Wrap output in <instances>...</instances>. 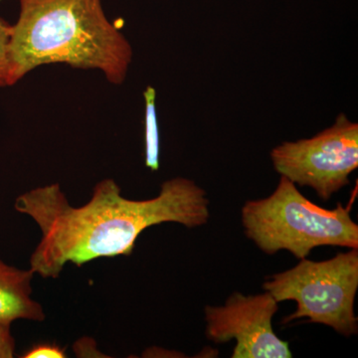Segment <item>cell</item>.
Masks as SVG:
<instances>
[{"mask_svg": "<svg viewBox=\"0 0 358 358\" xmlns=\"http://www.w3.org/2000/svg\"><path fill=\"white\" fill-rule=\"evenodd\" d=\"M357 250L336 254L322 262L301 259L294 268L270 275L263 289L278 303H296V312L285 317L282 324L308 319V322L324 324L346 338L357 334Z\"/></svg>", "mask_w": 358, "mask_h": 358, "instance_id": "4", "label": "cell"}, {"mask_svg": "<svg viewBox=\"0 0 358 358\" xmlns=\"http://www.w3.org/2000/svg\"><path fill=\"white\" fill-rule=\"evenodd\" d=\"M22 358H65L66 350L56 343H38L23 352Z\"/></svg>", "mask_w": 358, "mask_h": 358, "instance_id": "10", "label": "cell"}, {"mask_svg": "<svg viewBox=\"0 0 358 358\" xmlns=\"http://www.w3.org/2000/svg\"><path fill=\"white\" fill-rule=\"evenodd\" d=\"M241 215L246 236L268 255L286 250L301 260L320 246L358 249L350 209L339 202L331 210L317 206L285 176L267 199L247 201Z\"/></svg>", "mask_w": 358, "mask_h": 358, "instance_id": "3", "label": "cell"}, {"mask_svg": "<svg viewBox=\"0 0 358 358\" xmlns=\"http://www.w3.org/2000/svg\"><path fill=\"white\" fill-rule=\"evenodd\" d=\"M143 96L145 102V166L150 171H157L159 169V134L155 106L157 92L152 87H148Z\"/></svg>", "mask_w": 358, "mask_h": 358, "instance_id": "8", "label": "cell"}, {"mask_svg": "<svg viewBox=\"0 0 358 358\" xmlns=\"http://www.w3.org/2000/svg\"><path fill=\"white\" fill-rule=\"evenodd\" d=\"M13 25L7 86L41 65L65 63L102 71L110 83H124L133 49L106 16L102 0H20Z\"/></svg>", "mask_w": 358, "mask_h": 358, "instance_id": "2", "label": "cell"}, {"mask_svg": "<svg viewBox=\"0 0 358 358\" xmlns=\"http://www.w3.org/2000/svg\"><path fill=\"white\" fill-rule=\"evenodd\" d=\"M279 303L272 294L233 293L220 307L205 308L206 336L215 343L236 341L232 358H289V343L273 329Z\"/></svg>", "mask_w": 358, "mask_h": 358, "instance_id": "6", "label": "cell"}, {"mask_svg": "<svg viewBox=\"0 0 358 358\" xmlns=\"http://www.w3.org/2000/svg\"><path fill=\"white\" fill-rule=\"evenodd\" d=\"M13 322L0 320V358L15 357L16 341L11 331Z\"/></svg>", "mask_w": 358, "mask_h": 358, "instance_id": "11", "label": "cell"}, {"mask_svg": "<svg viewBox=\"0 0 358 358\" xmlns=\"http://www.w3.org/2000/svg\"><path fill=\"white\" fill-rule=\"evenodd\" d=\"M13 25L0 18V87L7 86L9 69V45Z\"/></svg>", "mask_w": 358, "mask_h": 358, "instance_id": "9", "label": "cell"}, {"mask_svg": "<svg viewBox=\"0 0 358 358\" xmlns=\"http://www.w3.org/2000/svg\"><path fill=\"white\" fill-rule=\"evenodd\" d=\"M14 208L38 227L29 268L44 279H57L68 264L81 267L96 259L129 256L138 236L152 226L196 228L210 217L206 192L185 178L167 179L157 196L145 200L126 199L114 179L105 178L82 206H73L60 185L52 183L18 195Z\"/></svg>", "mask_w": 358, "mask_h": 358, "instance_id": "1", "label": "cell"}, {"mask_svg": "<svg viewBox=\"0 0 358 358\" xmlns=\"http://www.w3.org/2000/svg\"><path fill=\"white\" fill-rule=\"evenodd\" d=\"M271 159L281 176L312 188L320 199H331L350 185V176L358 167V124L339 114L333 126L313 138L273 148Z\"/></svg>", "mask_w": 358, "mask_h": 358, "instance_id": "5", "label": "cell"}, {"mask_svg": "<svg viewBox=\"0 0 358 358\" xmlns=\"http://www.w3.org/2000/svg\"><path fill=\"white\" fill-rule=\"evenodd\" d=\"M34 275L30 268L23 270L0 260V320L13 324L20 320L44 322L43 306L32 296Z\"/></svg>", "mask_w": 358, "mask_h": 358, "instance_id": "7", "label": "cell"}, {"mask_svg": "<svg viewBox=\"0 0 358 358\" xmlns=\"http://www.w3.org/2000/svg\"><path fill=\"white\" fill-rule=\"evenodd\" d=\"M92 341H93V339L89 338L79 339V341L75 343L74 350H80V348H86L87 352H85L83 357H101V355H102V353L99 352L98 350H96V341L93 343V345H91Z\"/></svg>", "mask_w": 358, "mask_h": 358, "instance_id": "12", "label": "cell"}]
</instances>
